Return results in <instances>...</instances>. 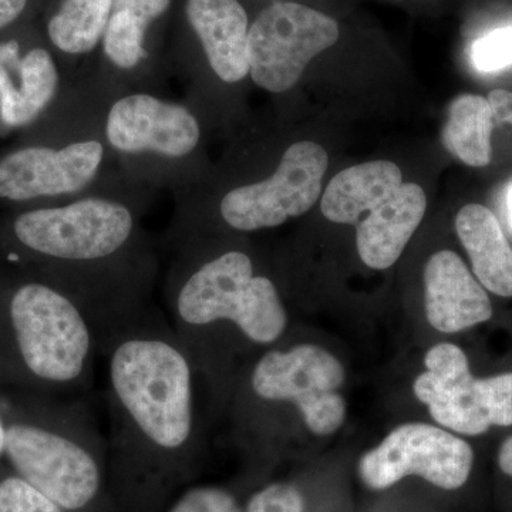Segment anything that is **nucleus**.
<instances>
[{"instance_id":"nucleus-1","label":"nucleus","mask_w":512,"mask_h":512,"mask_svg":"<svg viewBox=\"0 0 512 512\" xmlns=\"http://www.w3.org/2000/svg\"><path fill=\"white\" fill-rule=\"evenodd\" d=\"M101 356L116 457L164 470L190 456L200 436V377L168 320L148 312L117 333Z\"/></svg>"},{"instance_id":"nucleus-2","label":"nucleus","mask_w":512,"mask_h":512,"mask_svg":"<svg viewBox=\"0 0 512 512\" xmlns=\"http://www.w3.org/2000/svg\"><path fill=\"white\" fill-rule=\"evenodd\" d=\"M168 311V323L201 379L225 330L251 345L268 346L288 325L274 282L256 275L251 256L238 249L192 264L168 295Z\"/></svg>"},{"instance_id":"nucleus-3","label":"nucleus","mask_w":512,"mask_h":512,"mask_svg":"<svg viewBox=\"0 0 512 512\" xmlns=\"http://www.w3.org/2000/svg\"><path fill=\"white\" fill-rule=\"evenodd\" d=\"M134 234L133 212L106 198H84L64 207L25 212L13 224V235L22 247L73 269L76 282L70 298L92 322L100 352L116 332L94 275L127 254Z\"/></svg>"},{"instance_id":"nucleus-4","label":"nucleus","mask_w":512,"mask_h":512,"mask_svg":"<svg viewBox=\"0 0 512 512\" xmlns=\"http://www.w3.org/2000/svg\"><path fill=\"white\" fill-rule=\"evenodd\" d=\"M5 322L16 367L26 379L77 397L90 389L99 339L67 293L45 282L20 285L10 295Z\"/></svg>"},{"instance_id":"nucleus-5","label":"nucleus","mask_w":512,"mask_h":512,"mask_svg":"<svg viewBox=\"0 0 512 512\" xmlns=\"http://www.w3.org/2000/svg\"><path fill=\"white\" fill-rule=\"evenodd\" d=\"M103 446V433L77 399L49 420L6 423L5 453L18 476L67 512L86 510L99 495Z\"/></svg>"},{"instance_id":"nucleus-6","label":"nucleus","mask_w":512,"mask_h":512,"mask_svg":"<svg viewBox=\"0 0 512 512\" xmlns=\"http://www.w3.org/2000/svg\"><path fill=\"white\" fill-rule=\"evenodd\" d=\"M323 215L336 224H357L360 259L369 268L396 264L426 214V192L403 183L400 168L377 160L340 171L322 197Z\"/></svg>"},{"instance_id":"nucleus-7","label":"nucleus","mask_w":512,"mask_h":512,"mask_svg":"<svg viewBox=\"0 0 512 512\" xmlns=\"http://www.w3.org/2000/svg\"><path fill=\"white\" fill-rule=\"evenodd\" d=\"M343 382V367L328 350L296 345L259 357L247 387L255 400L292 404L312 433L328 436L345 420V400L339 394Z\"/></svg>"},{"instance_id":"nucleus-8","label":"nucleus","mask_w":512,"mask_h":512,"mask_svg":"<svg viewBox=\"0 0 512 512\" xmlns=\"http://www.w3.org/2000/svg\"><path fill=\"white\" fill-rule=\"evenodd\" d=\"M338 39V23L325 13L299 3L276 2L249 28V73L261 89L288 92L313 57Z\"/></svg>"},{"instance_id":"nucleus-9","label":"nucleus","mask_w":512,"mask_h":512,"mask_svg":"<svg viewBox=\"0 0 512 512\" xmlns=\"http://www.w3.org/2000/svg\"><path fill=\"white\" fill-rule=\"evenodd\" d=\"M328 164V153L319 144H293L271 178L225 194L220 205L222 220L235 231L252 232L301 217L318 201Z\"/></svg>"},{"instance_id":"nucleus-10","label":"nucleus","mask_w":512,"mask_h":512,"mask_svg":"<svg viewBox=\"0 0 512 512\" xmlns=\"http://www.w3.org/2000/svg\"><path fill=\"white\" fill-rule=\"evenodd\" d=\"M473 463L467 441L430 424L407 423L360 458L359 476L372 490H386L407 476L457 490L467 483Z\"/></svg>"},{"instance_id":"nucleus-11","label":"nucleus","mask_w":512,"mask_h":512,"mask_svg":"<svg viewBox=\"0 0 512 512\" xmlns=\"http://www.w3.org/2000/svg\"><path fill=\"white\" fill-rule=\"evenodd\" d=\"M424 365L427 370L414 382V394L437 423L466 436L490 429L487 379L471 375L463 350L441 343L429 350Z\"/></svg>"},{"instance_id":"nucleus-12","label":"nucleus","mask_w":512,"mask_h":512,"mask_svg":"<svg viewBox=\"0 0 512 512\" xmlns=\"http://www.w3.org/2000/svg\"><path fill=\"white\" fill-rule=\"evenodd\" d=\"M103 154L96 140L77 141L60 150L23 148L0 161V198L26 201L83 190L96 177Z\"/></svg>"},{"instance_id":"nucleus-13","label":"nucleus","mask_w":512,"mask_h":512,"mask_svg":"<svg viewBox=\"0 0 512 512\" xmlns=\"http://www.w3.org/2000/svg\"><path fill=\"white\" fill-rule=\"evenodd\" d=\"M106 136L126 154L185 157L200 143L201 128L190 110L150 94H130L111 106Z\"/></svg>"},{"instance_id":"nucleus-14","label":"nucleus","mask_w":512,"mask_h":512,"mask_svg":"<svg viewBox=\"0 0 512 512\" xmlns=\"http://www.w3.org/2000/svg\"><path fill=\"white\" fill-rule=\"evenodd\" d=\"M424 285L427 319L440 332H461L493 316L487 292L454 252L431 256L424 269Z\"/></svg>"},{"instance_id":"nucleus-15","label":"nucleus","mask_w":512,"mask_h":512,"mask_svg":"<svg viewBox=\"0 0 512 512\" xmlns=\"http://www.w3.org/2000/svg\"><path fill=\"white\" fill-rule=\"evenodd\" d=\"M188 22L200 37L208 63L225 83L249 73L248 16L238 0H188Z\"/></svg>"},{"instance_id":"nucleus-16","label":"nucleus","mask_w":512,"mask_h":512,"mask_svg":"<svg viewBox=\"0 0 512 512\" xmlns=\"http://www.w3.org/2000/svg\"><path fill=\"white\" fill-rule=\"evenodd\" d=\"M456 229L480 284L511 298L512 248L497 217L484 205L468 204L457 214Z\"/></svg>"},{"instance_id":"nucleus-17","label":"nucleus","mask_w":512,"mask_h":512,"mask_svg":"<svg viewBox=\"0 0 512 512\" xmlns=\"http://www.w3.org/2000/svg\"><path fill=\"white\" fill-rule=\"evenodd\" d=\"M22 86L16 89L0 66V111L10 126H22L35 119L55 96L59 74L45 49L30 50L20 64Z\"/></svg>"},{"instance_id":"nucleus-18","label":"nucleus","mask_w":512,"mask_h":512,"mask_svg":"<svg viewBox=\"0 0 512 512\" xmlns=\"http://www.w3.org/2000/svg\"><path fill=\"white\" fill-rule=\"evenodd\" d=\"M494 123L487 99L476 94H463L448 107L441 140L448 153L464 164L485 167L491 161Z\"/></svg>"},{"instance_id":"nucleus-19","label":"nucleus","mask_w":512,"mask_h":512,"mask_svg":"<svg viewBox=\"0 0 512 512\" xmlns=\"http://www.w3.org/2000/svg\"><path fill=\"white\" fill-rule=\"evenodd\" d=\"M171 0H114L103 37L104 52L120 69H133L144 57L148 25L170 6Z\"/></svg>"},{"instance_id":"nucleus-20","label":"nucleus","mask_w":512,"mask_h":512,"mask_svg":"<svg viewBox=\"0 0 512 512\" xmlns=\"http://www.w3.org/2000/svg\"><path fill=\"white\" fill-rule=\"evenodd\" d=\"M114 0H63L47 25L50 40L69 55L89 53L109 25Z\"/></svg>"},{"instance_id":"nucleus-21","label":"nucleus","mask_w":512,"mask_h":512,"mask_svg":"<svg viewBox=\"0 0 512 512\" xmlns=\"http://www.w3.org/2000/svg\"><path fill=\"white\" fill-rule=\"evenodd\" d=\"M0 512H67L23 478L8 477L0 483Z\"/></svg>"},{"instance_id":"nucleus-22","label":"nucleus","mask_w":512,"mask_h":512,"mask_svg":"<svg viewBox=\"0 0 512 512\" xmlns=\"http://www.w3.org/2000/svg\"><path fill=\"white\" fill-rule=\"evenodd\" d=\"M471 57L478 70L497 72L512 64V26L494 30L474 43Z\"/></svg>"},{"instance_id":"nucleus-23","label":"nucleus","mask_w":512,"mask_h":512,"mask_svg":"<svg viewBox=\"0 0 512 512\" xmlns=\"http://www.w3.org/2000/svg\"><path fill=\"white\" fill-rule=\"evenodd\" d=\"M168 512H242L237 500L218 487H195L178 498Z\"/></svg>"},{"instance_id":"nucleus-24","label":"nucleus","mask_w":512,"mask_h":512,"mask_svg":"<svg viewBox=\"0 0 512 512\" xmlns=\"http://www.w3.org/2000/svg\"><path fill=\"white\" fill-rule=\"evenodd\" d=\"M247 512H303V498L291 484H271L251 498Z\"/></svg>"},{"instance_id":"nucleus-25","label":"nucleus","mask_w":512,"mask_h":512,"mask_svg":"<svg viewBox=\"0 0 512 512\" xmlns=\"http://www.w3.org/2000/svg\"><path fill=\"white\" fill-rule=\"evenodd\" d=\"M495 123L512 124V93L508 90H493L487 97Z\"/></svg>"},{"instance_id":"nucleus-26","label":"nucleus","mask_w":512,"mask_h":512,"mask_svg":"<svg viewBox=\"0 0 512 512\" xmlns=\"http://www.w3.org/2000/svg\"><path fill=\"white\" fill-rule=\"evenodd\" d=\"M26 5L28 0H0V29L15 22L22 15Z\"/></svg>"},{"instance_id":"nucleus-27","label":"nucleus","mask_w":512,"mask_h":512,"mask_svg":"<svg viewBox=\"0 0 512 512\" xmlns=\"http://www.w3.org/2000/svg\"><path fill=\"white\" fill-rule=\"evenodd\" d=\"M498 466L504 474L512 477V436L501 444L500 451H498Z\"/></svg>"},{"instance_id":"nucleus-28","label":"nucleus","mask_w":512,"mask_h":512,"mask_svg":"<svg viewBox=\"0 0 512 512\" xmlns=\"http://www.w3.org/2000/svg\"><path fill=\"white\" fill-rule=\"evenodd\" d=\"M6 450V423L0 417V456L5 453Z\"/></svg>"},{"instance_id":"nucleus-29","label":"nucleus","mask_w":512,"mask_h":512,"mask_svg":"<svg viewBox=\"0 0 512 512\" xmlns=\"http://www.w3.org/2000/svg\"><path fill=\"white\" fill-rule=\"evenodd\" d=\"M508 211H510V221L512 225V187L510 192H508Z\"/></svg>"}]
</instances>
